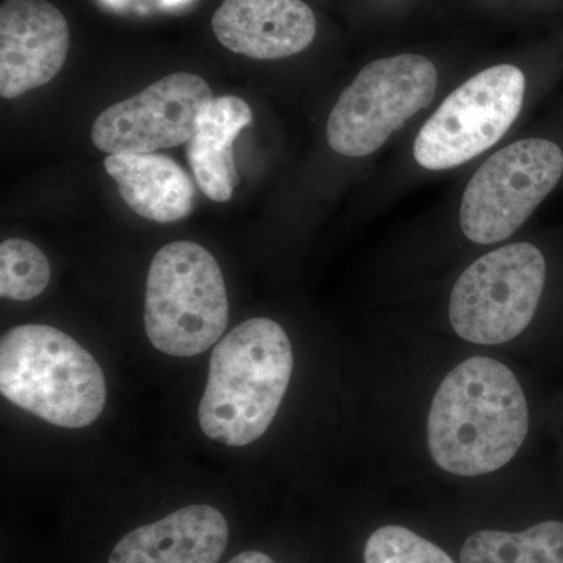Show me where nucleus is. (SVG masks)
<instances>
[{
    "label": "nucleus",
    "mask_w": 563,
    "mask_h": 563,
    "mask_svg": "<svg viewBox=\"0 0 563 563\" xmlns=\"http://www.w3.org/2000/svg\"><path fill=\"white\" fill-rule=\"evenodd\" d=\"M228 542L224 515L198 504L129 532L111 551L109 563H218Z\"/></svg>",
    "instance_id": "12"
},
{
    "label": "nucleus",
    "mask_w": 563,
    "mask_h": 563,
    "mask_svg": "<svg viewBox=\"0 0 563 563\" xmlns=\"http://www.w3.org/2000/svg\"><path fill=\"white\" fill-rule=\"evenodd\" d=\"M109 2L118 3L121 2V0H109Z\"/></svg>",
    "instance_id": "20"
},
{
    "label": "nucleus",
    "mask_w": 563,
    "mask_h": 563,
    "mask_svg": "<svg viewBox=\"0 0 563 563\" xmlns=\"http://www.w3.org/2000/svg\"><path fill=\"white\" fill-rule=\"evenodd\" d=\"M211 27L225 49L254 60H279L313 43L317 18L302 0H224Z\"/></svg>",
    "instance_id": "11"
},
{
    "label": "nucleus",
    "mask_w": 563,
    "mask_h": 563,
    "mask_svg": "<svg viewBox=\"0 0 563 563\" xmlns=\"http://www.w3.org/2000/svg\"><path fill=\"white\" fill-rule=\"evenodd\" d=\"M528 429V402L517 376L501 362L473 357L455 366L433 396L429 451L444 472L481 476L512 461Z\"/></svg>",
    "instance_id": "1"
},
{
    "label": "nucleus",
    "mask_w": 563,
    "mask_h": 563,
    "mask_svg": "<svg viewBox=\"0 0 563 563\" xmlns=\"http://www.w3.org/2000/svg\"><path fill=\"white\" fill-rule=\"evenodd\" d=\"M292 350L276 321L252 318L214 346L199 404L202 432L225 446H247L268 431L292 373Z\"/></svg>",
    "instance_id": "2"
},
{
    "label": "nucleus",
    "mask_w": 563,
    "mask_h": 563,
    "mask_svg": "<svg viewBox=\"0 0 563 563\" xmlns=\"http://www.w3.org/2000/svg\"><path fill=\"white\" fill-rule=\"evenodd\" d=\"M184 2H187V0H165L166 5H179Z\"/></svg>",
    "instance_id": "19"
},
{
    "label": "nucleus",
    "mask_w": 563,
    "mask_h": 563,
    "mask_svg": "<svg viewBox=\"0 0 563 563\" xmlns=\"http://www.w3.org/2000/svg\"><path fill=\"white\" fill-rule=\"evenodd\" d=\"M229 563H276L273 561L269 555L265 553H261V551H246V553H242L235 555Z\"/></svg>",
    "instance_id": "18"
},
{
    "label": "nucleus",
    "mask_w": 563,
    "mask_h": 563,
    "mask_svg": "<svg viewBox=\"0 0 563 563\" xmlns=\"http://www.w3.org/2000/svg\"><path fill=\"white\" fill-rule=\"evenodd\" d=\"M229 324V298L217 258L201 244L174 242L152 258L144 328L152 346L195 357L213 346Z\"/></svg>",
    "instance_id": "4"
},
{
    "label": "nucleus",
    "mask_w": 563,
    "mask_h": 563,
    "mask_svg": "<svg viewBox=\"0 0 563 563\" xmlns=\"http://www.w3.org/2000/svg\"><path fill=\"white\" fill-rule=\"evenodd\" d=\"M563 174V152L553 141H515L477 169L463 192L461 228L477 244L514 235L554 190Z\"/></svg>",
    "instance_id": "7"
},
{
    "label": "nucleus",
    "mask_w": 563,
    "mask_h": 563,
    "mask_svg": "<svg viewBox=\"0 0 563 563\" xmlns=\"http://www.w3.org/2000/svg\"><path fill=\"white\" fill-rule=\"evenodd\" d=\"M525 74L498 65L451 92L415 140V161L431 172L455 168L490 150L523 107Z\"/></svg>",
    "instance_id": "8"
},
{
    "label": "nucleus",
    "mask_w": 563,
    "mask_h": 563,
    "mask_svg": "<svg viewBox=\"0 0 563 563\" xmlns=\"http://www.w3.org/2000/svg\"><path fill=\"white\" fill-rule=\"evenodd\" d=\"M252 111L236 96L214 98L199 118L187 143V158L196 184L213 202H228L239 185L233 143L251 124Z\"/></svg>",
    "instance_id": "14"
},
{
    "label": "nucleus",
    "mask_w": 563,
    "mask_h": 563,
    "mask_svg": "<svg viewBox=\"0 0 563 563\" xmlns=\"http://www.w3.org/2000/svg\"><path fill=\"white\" fill-rule=\"evenodd\" d=\"M365 563H455L450 554L402 526H384L365 547Z\"/></svg>",
    "instance_id": "17"
},
{
    "label": "nucleus",
    "mask_w": 563,
    "mask_h": 563,
    "mask_svg": "<svg viewBox=\"0 0 563 563\" xmlns=\"http://www.w3.org/2000/svg\"><path fill=\"white\" fill-rule=\"evenodd\" d=\"M69 52V25L47 0H5L0 9V96L49 84Z\"/></svg>",
    "instance_id": "10"
},
{
    "label": "nucleus",
    "mask_w": 563,
    "mask_h": 563,
    "mask_svg": "<svg viewBox=\"0 0 563 563\" xmlns=\"http://www.w3.org/2000/svg\"><path fill=\"white\" fill-rule=\"evenodd\" d=\"M121 198L144 220L169 224L187 218L195 207L191 177L168 155L113 154L103 161Z\"/></svg>",
    "instance_id": "13"
},
{
    "label": "nucleus",
    "mask_w": 563,
    "mask_h": 563,
    "mask_svg": "<svg viewBox=\"0 0 563 563\" xmlns=\"http://www.w3.org/2000/svg\"><path fill=\"white\" fill-rule=\"evenodd\" d=\"M435 65L421 55L402 54L366 65L342 92L328 121L329 146L361 158L384 146L435 96Z\"/></svg>",
    "instance_id": "6"
},
{
    "label": "nucleus",
    "mask_w": 563,
    "mask_h": 563,
    "mask_svg": "<svg viewBox=\"0 0 563 563\" xmlns=\"http://www.w3.org/2000/svg\"><path fill=\"white\" fill-rule=\"evenodd\" d=\"M213 99L202 77L169 74L103 110L92 124V144L107 155L150 154L187 144Z\"/></svg>",
    "instance_id": "9"
},
{
    "label": "nucleus",
    "mask_w": 563,
    "mask_h": 563,
    "mask_svg": "<svg viewBox=\"0 0 563 563\" xmlns=\"http://www.w3.org/2000/svg\"><path fill=\"white\" fill-rule=\"evenodd\" d=\"M0 391L25 412L58 428H87L107 401L95 357L73 336L46 324L10 329L0 342Z\"/></svg>",
    "instance_id": "3"
},
{
    "label": "nucleus",
    "mask_w": 563,
    "mask_h": 563,
    "mask_svg": "<svg viewBox=\"0 0 563 563\" xmlns=\"http://www.w3.org/2000/svg\"><path fill=\"white\" fill-rule=\"evenodd\" d=\"M461 563H563V521L523 532L479 531L462 547Z\"/></svg>",
    "instance_id": "15"
},
{
    "label": "nucleus",
    "mask_w": 563,
    "mask_h": 563,
    "mask_svg": "<svg viewBox=\"0 0 563 563\" xmlns=\"http://www.w3.org/2000/svg\"><path fill=\"white\" fill-rule=\"evenodd\" d=\"M547 279V262L533 244L488 252L455 282L450 321L461 339L503 344L531 324Z\"/></svg>",
    "instance_id": "5"
},
{
    "label": "nucleus",
    "mask_w": 563,
    "mask_h": 563,
    "mask_svg": "<svg viewBox=\"0 0 563 563\" xmlns=\"http://www.w3.org/2000/svg\"><path fill=\"white\" fill-rule=\"evenodd\" d=\"M51 265L44 252L24 239L0 244V296L11 301H32L46 290Z\"/></svg>",
    "instance_id": "16"
}]
</instances>
